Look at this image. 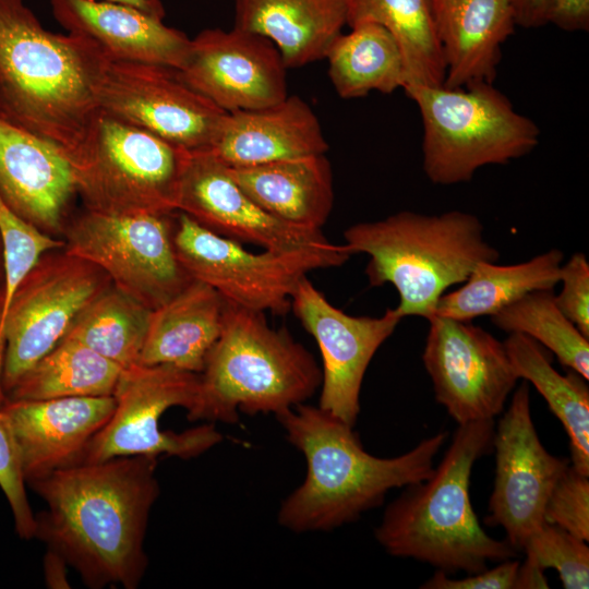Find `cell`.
Segmentation results:
<instances>
[{
    "label": "cell",
    "mask_w": 589,
    "mask_h": 589,
    "mask_svg": "<svg viewBox=\"0 0 589 589\" xmlns=\"http://www.w3.org/2000/svg\"><path fill=\"white\" fill-rule=\"evenodd\" d=\"M157 457L80 462L27 485L46 503L35 537L89 588L135 589L148 565L144 542L160 493Z\"/></svg>",
    "instance_id": "obj_1"
},
{
    "label": "cell",
    "mask_w": 589,
    "mask_h": 589,
    "mask_svg": "<svg viewBox=\"0 0 589 589\" xmlns=\"http://www.w3.org/2000/svg\"><path fill=\"white\" fill-rule=\"evenodd\" d=\"M306 460V476L281 504L278 522L294 532L327 531L380 506L387 492L430 478L447 433L392 458L368 453L353 426L321 407L300 404L276 416Z\"/></svg>",
    "instance_id": "obj_2"
},
{
    "label": "cell",
    "mask_w": 589,
    "mask_h": 589,
    "mask_svg": "<svg viewBox=\"0 0 589 589\" xmlns=\"http://www.w3.org/2000/svg\"><path fill=\"white\" fill-rule=\"evenodd\" d=\"M107 58L88 38L45 28L24 0H0V116L69 159L98 110Z\"/></svg>",
    "instance_id": "obj_3"
},
{
    "label": "cell",
    "mask_w": 589,
    "mask_h": 589,
    "mask_svg": "<svg viewBox=\"0 0 589 589\" xmlns=\"http://www.w3.org/2000/svg\"><path fill=\"white\" fill-rule=\"evenodd\" d=\"M494 429V419L459 424L432 476L405 486L386 507L374 536L388 554L445 574H474L517 556L482 529L470 501L472 467L492 452Z\"/></svg>",
    "instance_id": "obj_4"
},
{
    "label": "cell",
    "mask_w": 589,
    "mask_h": 589,
    "mask_svg": "<svg viewBox=\"0 0 589 589\" xmlns=\"http://www.w3.org/2000/svg\"><path fill=\"white\" fill-rule=\"evenodd\" d=\"M344 239L351 255H369L370 286L396 288L399 302L394 310L401 318L430 320L449 287L466 281L479 263L500 259L497 249L485 240L480 219L461 211L438 215L404 211L354 224L345 230Z\"/></svg>",
    "instance_id": "obj_5"
},
{
    "label": "cell",
    "mask_w": 589,
    "mask_h": 589,
    "mask_svg": "<svg viewBox=\"0 0 589 589\" xmlns=\"http://www.w3.org/2000/svg\"><path fill=\"white\" fill-rule=\"evenodd\" d=\"M321 383L315 359L287 329L271 327L263 312L227 302L188 419L236 423L239 411L277 416L303 404Z\"/></svg>",
    "instance_id": "obj_6"
},
{
    "label": "cell",
    "mask_w": 589,
    "mask_h": 589,
    "mask_svg": "<svg viewBox=\"0 0 589 589\" xmlns=\"http://www.w3.org/2000/svg\"><path fill=\"white\" fill-rule=\"evenodd\" d=\"M404 91L421 115L423 171L434 184L467 182L481 167L506 165L539 144V127L493 83L411 84Z\"/></svg>",
    "instance_id": "obj_7"
},
{
    "label": "cell",
    "mask_w": 589,
    "mask_h": 589,
    "mask_svg": "<svg viewBox=\"0 0 589 589\" xmlns=\"http://www.w3.org/2000/svg\"><path fill=\"white\" fill-rule=\"evenodd\" d=\"M183 151L98 108L69 161L84 208L112 215L176 209Z\"/></svg>",
    "instance_id": "obj_8"
},
{
    "label": "cell",
    "mask_w": 589,
    "mask_h": 589,
    "mask_svg": "<svg viewBox=\"0 0 589 589\" xmlns=\"http://www.w3.org/2000/svg\"><path fill=\"white\" fill-rule=\"evenodd\" d=\"M172 242L177 257L192 279L213 287L237 306L283 315L300 279L311 271L341 266L351 253L251 252L232 239L203 227L175 211Z\"/></svg>",
    "instance_id": "obj_9"
},
{
    "label": "cell",
    "mask_w": 589,
    "mask_h": 589,
    "mask_svg": "<svg viewBox=\"0 0 589 589\" xmlns=\"http://www.w3.org/2000/svg\"><path fill=\"white\" fill-rule=\"evenodd\" d=\"M173 214L112 215L84 208L69 218L63 249L93 263L112 286L155 310L193 280L175 251Z\"/></svg>",
    "instance_id": "obj_10"
},
{
    "label": "cell",
    "mask_w": 589,
    "mask_h": 589,
    "mask_svg": "<svg viewBox=\"0 0 589 589\" xmlns=\"http://www.w3.org/2000/svg\"><path fill=\"white\" fill-rule=\"evenodd\" d=\"M199 393V373L167 365L123 369L113 393V413L89 442L81 462L160 455L190 459L205 453L223 441L212 422L182 432L163 431L159 425L161 414L171 407L191 413Z\"/></svg>",
    "instance_id": "obj_11"
},
{
    "label": "cell",
    "mask_w": 589,
    "mask_h": 589,
    "mask_svg": "<svg viewBox=\"0 0 589 589\" xmlns=\"http://www.w3.org/2000/svg\"><path fill=\"white\" fill-rule=\"evenodd\" d=\"M111 285L103 269L63 248L40 256L0 316L5 396L65 336L79 313Z\"/></svg>",
    "instance_id": "obj_12"
},
{
    "label": "cell",
    "mask_w": 589,
    "mask_h": 589,
    "mask_svg": "<svg viewBox=\"0 0 589 589\" xmlns=\"http://www.w3.org/2000/svg\"><path fill=\"white\" fill-rule=\"evenodd\" d=\"M95 96L99 109L189 153L209 151L227 115L157 64L107 60Z\"/></svg>",
    "instance_id": "obj_13"
},
{
    "label": "cell",
    "mask_w": 589,
    "mask_h": 589,
    "mask_svg": "<svg viewBox=\"0 0 589 589\" xmlns=\"http://www.w3.org/2000/svg\"><path fill=\"white\" fill-rule=\"evenodd\" d=\"M428 321L422 360L436 402L458 424L494 419L519 380L504 342L468 321Z\"/></svg>",
    "instance_id": "obj_14"
},
{
    "label": "cell",
    "mask_w": 589,
    "mask_h": 589,
    "mask_svg": "<svg viewBox=\"0 0 589 589\" xmlns=\"http://www.w3.org/2000/svg\"><path fill=\"white\" fill-rule=\"evenodd\" d=\"M493 448L495 478L485 524L502 527L506 541L521 551L528 538L545 522L548 497L570 465L542 445L532 421L526 381L513 394L494 429Z\"/></svg>",
    "instance_id": "obj_15"
},
{
    "label": "cell",
    "mask_w": 589,
    "mask_h": 589,
    "mask_svg": "<svg viewBox=\"0 0 589 589\" xmlns=\"http://www.w3.org/2000/svg\"><path fill=\"white\" fill-rule=\"evenodd\" d=\"M176 209L211 231L274 252H337L321 230L283 221L263 209L233 180L228 166L208 151L188 153L182 166Z\"/></svg>",
    "instance_id": "obj_16"
},
{
    "label": "cell",
    "mask_w": 589,
    "mask_h": 589,
    "mask_svg": "<svg viewBox=\"0 0 589 589\" xmlns=\"http://www.w3.org/2000/svg\"><path fill=\"white\" fill-rule=\"evenodd\" d=\"M291 310L322 354L318 407L354 426L365 371L402 318L394 309H387L380 317L346 314L329 303L306 276L300 279L291 297Z\"/></svg>",
    "instance_id": "obj_17"
},
{
    "label": "cell",
    "mask_w": 589,
    "mask_h": 589,
    "mask_svg": "<svg viewBox=\"0 0 589 589\" xmlns=\"http://www.w3.org/2000/svg\"><path fill=\"white\" fill-rule=\"evenodd\" d=\"M286 65L268 38L238 27L191 39L180 77L226 112L275 105L287 96Z\"/></svg>",
    "instance_id": "obj_18"
},
{
    "label": "cell",
    "mask_w": 589,
    "mask_h": 589,
    "mask_svg": "<svg viewBox=\"0 0 589 589\" xmlns=\"http://www.w3.org/2000/svg\"><path fill=\"white\" fill-rule=\"evenodd\" d=\"M113 395L44 400L5 398L8 419L25 484L82 461L93 437L111 418Z\"/></svg>",
    "instance_id": "obj_19"
},
{
    "label": "cell",
    "mask_w": 589,
    "mask_h": 589,
    "mask_svg": "<svg viewBox=\"0 0 589 589\" xmlns=\"http://www.w3.org/2000/svg\"><path fill=\"white\" fill-rule=\"evenodd\" d=\"M0 195L23 219L60 238L77 196L63 152L0 116Z\"/></svg>",
    "instance_id": "obj_20"
},
{
    "label": "cell",
    "mask_w": 589,
    "mask_h": 589,
    "mask_svg": "<svg viewBox=\"0 0 589 589\" xmlns=\"http://www.w3.org/2000/svg\"><path fill=\"white\" fill-rule=\"evenodd\" d=\"M52 15L68 33L84 36L109 61L180 70L191 39L164 20L131 5L104 0H50Z\"/></svg>",
    "instance_id": "obj_21"
},
{
    "label": "cell",
    "mask_w": 589,
    "mask_h": 589,
    "mask_svg": "<svg viewBox=\"0 0 589 589\" xmlns=\"http://www.w3.org/2000/svg\"><path fill=\"white\" fill-rule=\"evenodd\" d=\"M327 151L311 107L298 96H287L268 107L227 112L208 152L229 167H245Z\"/></svg>",
    "instance_id": "obj_22"
},
{
    "label": "cell",
    "mask_w": 589,
    "mask_h": 589,
    "mask_svg": "<svg viewBox=\"0 0 589 589\" xmlns=\"http://www.w3.org/2000/svg\"><path fill=\"white\" fill-rule=\"evenodd\" d=\"M445 64L444 86L493 83L502 45L516 26L512 0H431Z\"/></svg>",
    "instance_id": "obj_23"
},
{
    "label": "cell",
    "mask_w": 589,
    "mask_h": 589,
    "mask_svg": "<svg viewBox=\"0 0 589 589\" xmlns=\"http://www.w3.org/2000/svg\"><path fill=\"white\" fill-rule=\"evenodd\" d=\"M227 301L213 287L193 279L152 311L137 364L167 365L201 373L219 338Z\"/></svg>",
    "instance_id": "obj_24"
},
{
    "label": "cell",
    "mask_w": 589,
    "mask_h": 589,
    "mask_svg": "<svg viewBox=\"0 0 589 589\" xmlns=\"http://www.w3.org/2000/svg\"><path fill=\"white\" fill-rule=\"evenodd\" d=\"M228 169L254 202L283 221L321 230L329 217L334 190L325 154Z\"/></svg>",
    "instance_id": "obj_25"
},
{
    "label": "cell",
    "mask_w": 589,
    "mask_h": 589,
    "mask_svg": "<svg viewBox=\"0 0 589 589\" xmlns=\"http://www.w3.org/2000/svg\"><path fill=\"white\" fill-rule=\"evenodd\" d=\"M346 14V0H235V27L273 41L287 69L324 59Z\"/></svg>",
    "instance_id": "obj_26"
},
{
    "label": "cell",
    "mask_w": 589,
    "mask_h": 589,
    "mask_svg": "<svg viewBox=\"0 0 589 589\" xmlns=\"http://www.w3.org/2000/svg\"><path fill=\"white\" fill-rule=\"evenodd\" d=\"M563 259L561 250L551 249L513 265L481 262L462 286L440 298L435 315L471 322L494 315L531 291L553 290Z\"/></svg>",
    "instance_id": "obj_27"
},
{
    "label": "cell",
    "mask_w": 589,
    "mask_h": 589,
    "mask_svg": "<svg viewBox=\"0 0 589 589\" xmlns=\"http://www.w3.org/2000/svg\"><path fill=\"white\" fill-rule=\"evenodd\" d=\"M504 346L518 378L530 382L561 421L568 437L570 466L589 476V389L587 381L569 370L562 375L552 365L549 350L534 339L510 333Z\"/></svg>",
    "instance_id": "obj_28"
},
{
    "label": "cell",
    "mask_w": 589,
    "mask_h": 589,
    "mask_svg": "<svg viewBox=\"0 0 589 589\" xmlns=\"http://www.w3.org/2000/svg\"><path fill=\"white\" fill-rule=\"evenodd\" d=\"M340 33L328 47V76L336 93L345 99L371 92L392 94L406 85L400 49L382 25L364 22Z\"/></svg>",
    "instance_id": "obj_29"
},
{
    "label": "cell",
    "mask_w": 589,
    "mask_h": 589,
    "mask_svg": "<svg viewBox=\"0 0 589 589\" xmlns=\"http://www.w3.org/2000/svg\"><path fill=\"white\" fill-rule=\"evenodd\" d=\"M346 24L350 27L372 22L393 35L404 59V88L411 84H444L445 64L431 0H346Z\"/></svg>",
    "instance_id": "obj_30"
},
{
    "label": "cell",
    "mask_w": 589,
    "mask_h": 589,
    "mask_svg": "<svg viewBox=\"0 0 589 589\" xmlns=\"http://www.w3.org/2000/svg\"><path fill=\"white\" fill-rule=\"evenodd\" d=\"M123 368L75 339L63 337L29 368L5 398L44 400L113 395Z\"/></svg>",
    "instance_id": "obj_31"
},
{
    "label": "cell",
    "mask_w": 589,
    "mask_h": 589,
    "mask_svg": "<svg viewBox=\"0 0 589 589\" xmlns=\"http://www.w3.org/2000/svg\"><path fill=\"white\" fill-rule=\"evenodd\" d=\"M152 311L111 285L79 313L64 337L125 369L137 364Z\"/></svg>",
    "instance_id": "obj_32"
},
{
    "label": "cell",
    "mask_w": 589,
    "mask_h": 589,
    "mask_svg": "<svg viewBox=\"0 0 589 589\" xmlns=\"http://www.w3.org/2000/svg\"><path fill=\"white\" fill-rule=\"evenodd\" d=\"M500 329L526 335L589 380V338L561 312L553 290L531 291L491 316Z\"/></svg>",
    "instance_id": "obj_33"
},
{
    "label": "cell",
    "mask_w": 589,
    "mask_h": 589,
    "mask_svg": "<svg viewBox=\"0 0 589 589\" xmlns=\"http://www.w3.org/2000/svg\"><path fill=\"white\" fill-rule=\"evenodd\" d=\"M0 238L4 280L0 288V316L19 284L46 252L62 249L61 238L49 236L17 215L0 195Z\"/></svg>",
    "instance_id": "obj_34"
},
{
    "label": "cell",
    "mask_w": 589,
    "mask_h": 589,
    "mask_svg": "<svg viewBox=\"0 0 589 589\" xmlns=\"http://www.w3.org/2000/svg\"><path fill=\"white\" fill-rule=\"evenodd\" d=\"M521 551L526 560L541 569L557 572L565 589H587L589 587V548L568 531L544 522L525 542Z\"/></svg>",
    "instance_id": "obj_35"
},
{
    "label": "cell",
    "mask_w": 589,
    "mask_h": 589,
    "mask_svg": "<svg viewBox=\"0 0 589 589\" xmlns=\"http://www.w3.org/2000/svg\"><path fill=\"white\" fill-rule=\"evenodd\" d=\"M544 521L589 541V476L567 467L548 497Z\"/></svg>",
    "instance_id": "obj_36"
},
{
    "label": "cell",
    "mask_w": 589,
    "mask_h": 589,
    "mask_svg": "<svg viewBox=\"0 0 589 589\" xmlns=\"http://www.w3.org/2000/svg\"><path fill=\"white\" fill-rule=\"evenodd\" d=\"M0 488L10 505L14 528L21 539L35 537L36 520L26 494L15 444L0 406Z\"/></svg>",
    "instance_id": "obj_37"
},
{
    "label": "cell",
    "mask_w": 589,
    "mask_h": 589,
    "mask_svg": "<svg viewBox=\"0 0 589 589\" xmlns=\"http://www.w3.org/2000/svg\"><path fill=\"white\" fill-rule=\"evenodd\" d=\"M560 283L562 290L554 294L557 308L589 338V263L584 253L576 252L562 264Z\"/></svg>",
    "instance_id": "obj_38"
},
{
    "label": "cell",
    "mask_w": 589,
    "mask_h": 589,
    "mask_svg": "<svg viewBox=\"0 0 589 589\" xmlns=\"http://www.w3.org/2000/svg\"><path fill=\"white\" fill-rule=\"evenodd\" d=\"M519 562L514 558L497 563V566L453 579L447 574L436 573L425 581L422 589H514Z\"/></svg>",
    "instance_id": "obj_39"
},
{
    "label": "cell",
    "mask_w": 589,
    "mask_h": 589,
    "mask_svg": "<svg viewBox=\"0 0 589 589\" xmlns=\"http://www.w3.org/2000/svg\"><path fill=\"white\" fill-rule=\"evenodd\" d=\"M546 23L566 32L588 31L589 0H548Z\"/></svg>",
    "instance_id": "obj_40"
},
{
    "label": "cell",
    "mask_w": 589,
    "mask_h": 589,
    "mask_svg": "<svg viewBox=\"0 0 589 589\" xmlns=\"http://www.w3.org/2000/svg\"><path fill=\"white\" fill-rule=\"evenodd\" d=\"M516 25L531 28L546 24L548 0H512Z\"/></svg>",
    "instance_id": "obj_41"
},
{
    "label": "cell",
    "mask_w": 589,
    "mask_h": 589,
    "mask_svg": "<svg viewBox=\"0 0 589 589\" xmlns=\"http://www.w3.org/2000/svg\"><path fill=\"white\" fill-rule=\"evenodd\" d=\"M45 578L50 588H69L67 580V563L58 554L47 550L45 560Z\"/></svg>",
    "instance_id": "obj_42"
},
{
    "label": "cell",
    "mask_w": 589,
    "mask_h": 589,
    "mask_svg": "<svg viewBox=\"0 0 589 589\" xmlns=\"http://www.w3.org/2000/svg\"><path fill=\"white\" fill-rule=\"evenodd\" d=\"M515 589H536V588H549L548 580L544 576V570L536 564L525 561L524 564L518 567Z\"/></svg>",
    "instance_id": "obj_43"
},
{
    "label": "cell",
    "mask_w": 589,
    "mask_h": 589,
    "mask_svg": "<svg viewBox=\"0 0 589 589\" xmlns=\"http://www.w3.org/2000/svg\"><path fill=\"white\" fill-rule=\"evenodd\" d=\"M111 1L117 3H122L127 5L134 7L144 11L147 14H151L155 17L164 20L166 15V10L161 0H104Z\"/></svg>",
    "instance_id": "obj_44"
},
{
    "label": "cell",
    "mask_w": 589,
    "mask_h": 589,
    "mask_svg": "<svg viewBox=\"0 0 589 589\" xmlns=\"http://www.w3.org/2000/svg\"><path fill=\"white\" fill-rule=\"evenodd\" d=\"M3 280H4V262H3L2 242L0 238V288L2 287Z\"/></svg>",
    "instance_id": "obj_45"
}]
</instances>
